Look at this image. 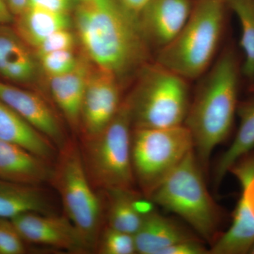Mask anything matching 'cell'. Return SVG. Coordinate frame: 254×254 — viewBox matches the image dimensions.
<instances>
[{
    "label": "cell",
    "mask_w": 254,
    "mask_h": 254,
    "mask_svg": "<svg viewBox=\"0 0 254 254\" xmlns=\"http://www.w3.org/2000/svg\"><path fill=\"white\" fill-rule=\"evenodd\" d=\"M75 24L87 56L96 67L113 73L120 81L153 62L138 15L120 0L80 2Z\"/></svg>",
    "instance_id": "6da1fadb"
},
{
    "label": "cell",
    "mask_w": 254,
    "mask_h": 254,
    "mask_svg": "<svg viewBox=\"0 0 254 254\" xmlns=\"http://www.w3.org/2000/svg\"><path fill=\"white\" fill-rule=\"evenodd\" d=\"M241 74L236 50L228 47L200 78L190 100L184 125L191 134L195 156L203 170L208 168L213 150L231 132L239 104Z\"/></svg>",
    "instance_id": "7a4b0ae2"
},
{
    "label": "cell",
    "mask_w": 254,
    "mask_h": 254,
    "mask_svg": "<svg viewBox=\"0 0 254 254\" xmlns=\"http://www.w3.org/2000/svg\"><path fill=\"white\" fill-rule=\"evenodd\" d=\"M226 7V0H193L185 26L173 41L156 52L154 61L187 81L201 77L215 62Z\"/></svg>",
    "instance_id": "3957f363"
},
{
    "label": "cell",
    "mask_w": 254,
    "mask_h": 254,
    "mask_svg": "<svg viewBox=\"0 0 254 254\" xmlns=\"http://www.w3.org/2000/svg\"><path fill=\"white\" fill-rule=\"evenodd\" d=\"M126 98L133 128H164L185 124L190 98V81L153 60L139 72Z\"/></svg>",
    "instance_id": "277c9868"
},
{
    "label": "cell",
    "mask_w": 254,
    "mask_h": 254,
    "mask_svg": "<svg viewBox=\"0 0 254 254\" xmlns=\"http://www.w3.org/2000/svg\"><path fill=\"white\" fill-rule=\"evenodd\" d=\"M148 199L181 217L210 244L220 236V209L207 190L203 170L194 150L187 154Z\"/></svg>",
    "instance_id": "5b68a950"
},
{
    "label": "cell",
    "mask_w": 254,
    "mask_h": 254,
    "mask_svg": "<svg viewBox=\"0 0 254 254\" xmlns=\"http://www.w3.org/2000/svg\"><path fill=\"white\" fill-rule=\"evenodd\" d=\"M132 127L131 110L125 99L103 131L91 138H82V158L95 190H134Z\"/></svg>",
    "instance_id": "8992f818"
},
{
    "label": "cell",
    "mask_w": 254,
    "mask_h": 254,
    "mask_svg": "<svg viewBox=\"0 0 254 254\" xmlns=\"http://www.w3.org/2000/svg\"><path fill=\"white\" fill-rule=\"evenodd\" d=\"M50 184L59 193L65 215L91 250H95L101 233L104 205L87 175L78 143L68 139L60 148Z\"/></svg>",
    "instance_id": "52a82bcc"
},
{
    "label": "cell",
    "mask_w": 254,
    "mask_h": 254,
    "mask_svg": "<svg viewBox=\"0 0 254 254\" xmlns=\"http://www.w3.org/2000/svg\"><path fill=\"white\" fill-rule=\"evenodd\" d=\"M193 150V138L185 125L133 128L132 167L142 194L149 198L155 189Z\"/></svg>",
    "instance_id": "ba28073f"
},
{
    "label": "cell",
    "mask_w": 254,
    "mask_h": 254,
    "mask_svg": "<svg viewBox=\"0 0 254 254\" xmlns=\"http://www.w3.org/2000/svg\"><path fill=\"white\" fill-rule=\"evenodd\" d=\"M123 101L118 78L102 68L91 70L82 103L79 129L82 138H91L103 131L115 118Z\"/></svg>",
    "instance_id": "9c48e42d"
},
{
    "label": "cell",
    "mask_w": 254,
    "mask_h": 254,
    "mask_svg": "<svg viewBox=\"0 0 254 254\" xmlns=\"http://www.w3.org/2000/svg\"><path fill=\"white\" fill-rule=\"evenodd\" d=\"M11 220L26 243L53 247L73 254L91 251L81 232L66 215L26 213Z\"/></svg>",
    "instance_id": "30bf717a"
},
{
    "label": "cell",
    "mask_w": 254,
    "mask_h": 254,
    "mask_svg": "<svg viewBox=\"0 0 254 254\" xmlns=\"http://www.w3.org/2000/svg\"><path fill=\"white\" fill-rule=\"evenodd\" d=\"M0 100L46 136L58 150L68 141L54 110L38 93L0 81Z\"/></svg>",
    "instance_id": "8fae6325"
},
{
    "label": "cell",
    "mask_w": 254,
    "mask_h": 254,
    "mask_svg": "<svg viewBox=\"0 0 254 254\" xmlns=\"http://www.w3.org/2000/svg\"><path fill=\"white\" fill-rule=\"evenodd\" d=\"M193 0H150L138 14L147 43L156 52L175 39L190 17Z\"/></svg>",
    "instance_id": "7c38bea8"
},
{
    "label": "cell",
    "mask_w": 254,
    "mask_h": 254,
    "mask_svg": "<svg viewBox=\"0 0 254 254\" xmlns=\"http://www.w3.org/2000/svg\"><path fill=\"white\" fill-rule=\"evenodd\" d=\"M54 165L19 145L0 141V179L22 185L50 183Z\"/></svg>",
    "instance_id": "4fadbf2b"
},
{
    "label": "cell",
    "mask_w": 254,
    "mask_h": 254,
    "mask_svg": "<svg viewBox=\"0 0 254 254\" xmlns=\"http://www.w3.org/2000/svg\"><path fill=\"white\" fill-rule=\"evenodd\" d=\"M37 69L27 43L16 30L0 25V76L11 83L27 85L36 78Z\"/></svg>",
    "instance_id": "5bb4252c"
},
{
    "label": "cell",
    "mask_w": 254,
    "mask_h": 254,
    "mask_svg": "<svg viewBox=\"0 0 254 254\" xmlns=\"http://www.w3.org/2000/svg\"><path fill=\"white\" fill-rule=\"evenodd\" d=\"M0 141L19 145L53 165L59 151L46 136L1 100Z\"/></svg>",
    "instance_id": "9a60e30c"
},
{
    "label": "cell",
    "mask_w": 254,
    "mask_h": 254,
    "mask_svg": "<svg viewBox=\"0 0 254 254\" xmlns=\"http://www.w3.org/2000/svg\"><path fill=\"white\" fill-rule=\"evenodd\" d=\"M91 72L87 63L79 60L71 71L49 77L52 97L75 131L80 129L82 103Z\"/></svg>",
    "instance_id": "2e32d148"
},
{
    "label": "cell",
    "mask_w": 254,
    "mask_h": 254,
    "mask_svg": "<svg viewBox=\"0 0 254 254\" xmlns=\"http://www.w3.org/2000/svg\"><path fill=\"white\" fill-rule=\"evenodd\" d=\"M49 193L43 186L22 185L0 179V218L11 219L26 213H54Z\"/></svg>",
    "instance_id": "e0dca14e"
},
{
    "label": "cell",
    "mask_w": 254,
    "mask_h": 254,
    "mask_svg": "<svg viewBox=\"0 0 254 254\" xmlns=\"http://www.w3.org/2000/svg\"><path fill=\"white\" fill-rule=\"evenodd\" d=\"M133 236L140 254H160L170 246L195 238L177 222L153 210L145 215Z\"/></svg>",
    "instance_id": "ac0fdd59"
},
{
    "label": "cell",
    "mask_w": 254,
    "mask_h": 254,
    "mask_svg": "<svg viewBox=\"0 0 254 254\" xmlns=\"http://www.w3.org/2000/svg\"><path fill=\"white\" fill-rule=\"evenodd\" d=\"M254 244V213L241 195L230 228L213 242L209 254H247Z\"/></svg>",
    "instance_id": "d6986e66"
},
{
    "label": "cell",
    "mask_w": 254,
    "mask_h": 254,
    "mask_svg": "<svg viewBox=\"0 0 254 254\" xmlns=\"http://www.w3.org/2000/svg\"><path fill=\"white\" fill-rule=\"evenodd\" d=\"M237 115L240 118L238 131L232 144L217 164L215 174L217 185L221 183L225 175L240 158L254 149V95L239 102Z\"/></svg>",
    "instance_id": "ffe728a7"
},
{
    "label": "cell",
    "mask_w": 254,
    "mask_h": 254,
    "mask_svg": "<svg viewBox=\"0 0 254 254\" xmlns=\"http://www.w3.org/2000/svg\"><path fill=\"white\" fill-rule=\"evenodd\" d=\"M16 31L28 46L36 48L45 38L60 30L68 28V13L27 6L16 16Z\"/></svg>",
    "instance_id": "44dd1931"
},
{
    "label": "cell",
    "mask_w": 254,
    "mask_h": 254,
    "mask_svg": "<svg viewBox=\"0 0 254 254\" xmlns=\"http://www.w3.org/2000/svg\"><path fill=\"white\" fill-rule=\"evenodd\" d=\"M108 226L134 235L141 227L145 215L136 207L139 194L134 190H102Z\"/></svg>",
    "instance_id": "7402d4cb"
},
{
    "label": "cell",
    "mask_w": 254,
    "mask_h": 254,
    "mask_svg": "<svg viewBox=\"0 0 254 254\" xmlns=\"http://www.w3.org/2000/svg\"><path fill=\"white\" fill-rule=\"evenodd\" d=\"M227 7L240 23V47L244 53L242 74L250 82L254 78V0H226Z\"/></svg>",
    "instance_id": "603a6c76"
},
{
    "label": "cell",
    "mask_w": 254,
    "mask_h": 254,
    "mask_svg": "<svg viewBox=\"0 0 254 254\" xmlns=\"http://www.w3.org/2000/svg\"><path fill=\"white\" fill-rule=\"evenodd\" d=\"M95 248L101 254H136L133 235L108 226L100 233Z\"/></svg>",
    "instance_id": "cb8c5ba5"
},
{
    "label": "cell",
    "mask_w": 254,
    "mask_h": 254,
    "mask_svg": "<svg viewBox=\"0 0 254 254\" xmlns=\"http://www.w3.org/2000/svg\"><path fill=\"white\" fill-rule=\"evenodd\" d=\"M229 173L236 177L242 187V196L254 213V150L240 158Z\"/></svg>",
    "instance_id": "d4e9b609"
},
{
    "label": "cell",
    "mask_w": 254,
    "mask_h": 254,
    "mask_svg": "<svg viewBox=\"0 0 254 254\" xmlns=\"http://www.w3.org/2000/svg\"><path fill=\"white\" fill-rule=\"evenodd\" d=\"M38 58L42 67L49 77L71 71L79 60L73 54L72 50L52 52L38 56Z\"/></svg>",
    "instance_id": "484cf974"
},
{
    "label": "cell",
    "mask_w": 254,
    "mask_h": 254,
    "mask_svg": "<svg viewBox=\"0 0 254 254\" xmlns=\"http://www.w3.org/2000/svg\"><path fill=\"white\" fill-rule=\"evenodd\" d=\"M26 242L9 219L0 218V254H23Z\"/></svg>",
    "instance_id": "4316f807"
},
{
    "label": "cell",
    "mask_w": 254,
    "mask_h": 254,
    "mask_svg": "<svg viewBox=\"0 0 254 254\" xmlns=\"http://www.w3.org/2000/svg\"><path fill=\"white\" fill-rule=\"evenodd\" d=\"M74 41V37L71 32L68 28H64L47 37L35 50L38 57L52 52L72 50Z\"/></svg>",
    "instance_id": "83f0119b"
},
{
    "label": "cell",
    "mask_w": 254,
    "mask_h": 254,
    "mask_svg": "<svg viewBox=\"0 0 254 254\" xmlns=\"http://www.w3.org/2000/svg\"><path fill=\"white\" fill-rule=\"evenodd\" d=\"M209 254L203 244L196 239L182 241L170 246L160 254Z\"/></svg>",
    "instance_id": "f1b7e54d"
},
{
    "label": "cell",
    "mask_w": 254,
    "mask_h": 254,
    "mask_svg": "<svg viewBox=\"0 0 254 254\" xmlns=\"http://www.w3.org/2000/svg\"><path fill=\"white\" fill-rule=\"evenodd\" d=\"M71 6V0H28V6H36L64 13L68 12Z\"/></svg>",
    "instance_id": "f546056e"
},
{
    "label": "cell",
    "mask_w": 254,
    "mask_h": 254,
    "mask_svg": "<svg viewBox=\"0 0 254 254\" xmlns=\"http://www.w3.org/2000/svg\"><path fill=\"white\" fill-rule=\"evenodd\" d=\"M150 1V0H120L125 7L138 16Z\"/></svg>",
    "instance_id": "4dcf8cb0"
},
{
    "label": "cell",
    "mask_w": 254,
    "mask_h": 254,
    "mask_svg": "<svg viewBox=\"0 0 254 254\" xmlns=\"http://www.w3.org/2000/svg\"><path fill=\"white\" fill-rule=\"evenodd\" d=\"M10 11L15 16H17L26 9L28 0H7L6 1Z\"/></svg>",
    "instance_id": "1f68e13d"
},
{
    "label": "cell",
    "mask_w": 254,
    "mask_h": 254,
    "mask_svg": "<svg viewBox=\"0 0 254 254\" xmlns=\"http://www.w3.org/2000/svg\"><path fill=\"white\" fill-rule=\"evenodd\" d=\"M14 16L10 11L7 3L0 0V25L8 24L14 19Z\"/></svg>",
    "instance_id": "d6a6232c"
},
{
    "label": "cell",
    "mask_w": 254,
    "mask_h": 254,
    "mask_svg": "<svg viewBox=\"0 0 254 254\" xmlns=\"http://www.w3.org/2000/svg\"><path fill=\"white\" fill-rule=\"evenodd\" d=\"M250 90L251 92L252 93H254V78L251 81V84L250 87Z\"/></svg>",
    "instance_id": "836d02e7"
},
{
    "label": "cell",
    "mask_w": 254,
    "mask_h": 254,
    "mask_svg": "<svg viewBox=\"0 0 254 254\" xmlns=\"http://www.w3.org/2000/svg\"><path fill=\"white\" fill-rule=\"evenodd\" d=\"M249 254H254V244L253 246H252V248H251V250L250 251V252H249Z\"/></svg>",
    "instance_id": "e575fe53"
},
{
    "label": "cell",
    "mask_w": 254,
    "mask_h": 254,
    "mask_svg": "<svg viewBox=\"0 0 254 254\" xmlns=\"http://www.w3.org/2000/svg\"><path fill=\"white\" fill-rule=\"evenodd\" d=\"M79 1H80V2H82V1H88V0H79Z\"/></svg>",
    "instance_id": "d590c367"
}]
</instances>
